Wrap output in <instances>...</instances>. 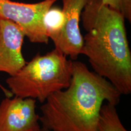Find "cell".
<instances>
[{"instance_id":"obj_10","label":"cell","mask_w":131,"mask_h":131,"mask_svg":"<svg viewBox=\"0 0 131 131\" xmlns=\"http://www.w3.org/2000/svg\"><path fill=\"white\" fill-rule=\"evenodd\" d=\"M102 3L120 13L124 18L131 21V0H101Z\"/></svg>"},{"instance_id":"obj_6","label":"cell","mask_w":131,"mask_h":131,"mask_svg":"<svg viewBox=\"0 0 131 131\" xmlns=\"http://www.w3.org/2000/svg\"><path fill=\"white\" fill-rule=\"evenodd\" d=\"M63 2L64 26L61 34L53 42L58 49L72 61L77 60L81 54L83 37L80 29V21L87 0H61Z\"/></svg>"},{"instance_id":"obj_8","label":"cell","mask_w":131,"mask_h":131,"mask_svg":"<svg viewBox=\"0 0 131 131\" xmlns=\"http://www.w3.org/2000/svg\"><path fill=\"white\" fill-rule=\"evenodd\" d=\"M115 105L106 102L101 106L96 131H128L123 125Z\"/></svg>"},{"instance_id":"obj_4","label":"cell","mask_w":131,"mask_h":131,"mask_svg":"<svg viewBox=\"0 0 131 131\" xmlns=\"http://www.w3.org/2000/svg\"><path fill=\"white\" fill-rule=\"evenodd\" d=\"M57 1L43 0L36 3H24L0 0V18L17 24L30 42L47 45L49 38L44 26V16Z\"/></svg>"},{"instance_id":"obj_2","label":"cell","mask_w":131,"mask_h":131,"mask_svg":"<svg viewBox=\"0 0 131 131\" xmlns=\"http://www.w3.org/2000/svg\"><path fill=\"white\" fill-rule=\"evenodd\" d=\"M120 93L107 79L73 61L70 84L53 93L40 107L41 129L50 131H96L104 102L117 106Z\"/></svg>"},{"instance_id":"obj_11","label":"cell","mask_w":131,"mask_h":131,"mask_svg":"<svg viewBox=\"0 0 131 131\" xmlns=\"http://www.w3.org/2000/svg\"><path fill=\"white\" fill-rule=\"evenodd\" d=\"M41 131H50V130H46V129H41Z\"/></svg>"},{"instance_id":"obj_5","label":"cell","mask_w":131,"mask_h":131,"mask_svg":"<svg viewBox=\"0 0 131 131\" xmlns=\"http://www.w3.org/2000/svg\"><path fill=\"white\" fill-rule=\"evenodd\" d=\"M36 100L7 96L0 103V131H41Z\"/></svg>"},{"instance_id":"obj_7","label":"cell","mask_w":131,"mask_h":131,"mask_svg":"<svg viewBox=\"0 0 131 131\" xmlns=\"http://www.w3.org/2000/svg\"><path fill=\"white\" fill-rule=\"evenodd\" d=\"M24 37L17 24L0 18V72L13 76L26 64L22 53Z\"/></svg>"},{"instance_id":"obj_1","label":"cell","mask_w":131,"mask_h":131,"mask_svg":"<svg viewBox=\"0 0 131 131\" xmlns=\"http://www.w3.org/2000/svg\"><path fill=\"white\" fill-rule=\"evenodd\" d=\"M81 19L87 33L81 54L93 71L111 83L121 95L131 93V52L120 13L101 0H87Z\"/></svg>"},{"instance_id":"obj_3","label":"cell","mask_w":131,"mask_h":131,"mask_svg":"<svg viewBox=\"0 0 131 131\" xmlns=\"http://www.w3.org/2000/svg\"><path fill=\"white\" fill-rule=\"evenodd\" d=\"M73 61L56 48L45 55L38 53L6 83L12 94L37 100L42 104L53 93L68 88Z\"/></svg>"},{"instance_id":"obj_9","label":"cell","mask_w":131,"mask_h":131,"mask_svg":"<svg viewBox=\"0 0 131 131\" xmlns=\"http://www.w3.org/2000/svg\"><path fill=\"white\" fill-rule=\"evenodd\" d=\"M64 15L62 10L58 7H51L44 16V26L49 38L54 42L57 40L64 26Z\"/></svg>"}]
</instances>
